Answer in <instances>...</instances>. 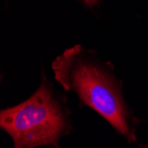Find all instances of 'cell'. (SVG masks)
I'll use <instances>...</instances> for the list:
<instances>
[{"label":"cell","mask_w":148,"mask_h":148,"mask_svg":"<svg viewBox=\"0 0 148 148\" xmlns=\"http://www.w3.org/2000/svg\"><path fill=\"white\" fill-rule=\"evenodd\" d=\"M51 69L64 90L74 92L81 103L97 112L129 143L137 142L141 121L128 105L123 83L111 62L102 60L93 50L75 45L53 60Z\"/></svg>","instance_id":"obj_1"},{"label":"cell","mask_w":148,"mask_h":148,"mask_svg":"<svg viewBox=\"0 0 148 148\" xmlns=\"http://www.w3.org/2000/svg\"><path fill=\"white\" fill-rule=\"evenodd\" d=\"M65 97L43 72L39 87L28 99L0 111V128L15 148L60 147L73 128Z\"/></svg>","instance_id":"obj_2"},{"label":"cell","mask_w":148,"mask_h":148,"mask_svg":"<svg viewBox=\"0 0 148 148\" xmlns=\"http://www.w3.org/2000/svg\"><path fill=\"white\" fill-rule=\"evenodd\" d=\"M83 1L86 5H88L90 6H92V5H97L99 4V0H83Z\"/></svg>","instance_id":"obj_3"}]
</instances>
